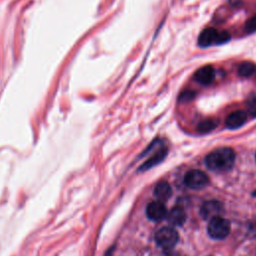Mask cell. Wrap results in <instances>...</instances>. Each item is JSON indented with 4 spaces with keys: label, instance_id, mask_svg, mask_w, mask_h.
Listing matches in <instances>:
<instances>
[{
    "label": "cell",
    "instance_id": "cell-19",
    "mask_svg": "<svg viewBox=\"0 0 256 256\" xmlns=\"http://www.w3.org/2000/svg\"><path fill=\"white\" fill-rule=\"evenodd\" d=\"M241 1H242V0H229L230 4H231V5H233V6H237V5H239V4L241 3Z\"/></svg>",
    "mask_w": 256,
    "mask_h": 256
},
{
    "label": "cell",
    "instance_id": "cell-4",
    "mask_svg": "<svg viewBox=\"0 0 256 256\" xmlns=\"http://www.w3.org/2000/svg\"><path fill=\"white\" fill-rule=\"evenodd\" d=\"M209 182L208 176L201 170L193 169L188 171L184 176V183L191 189L204 188Z\"/></svg>",
    "mask_w": 256,
    "mask_h": 256
},
{
    "label": "cell",
    "instance_id": "cell-16",
    "mask_svg": "<svg viewBox=\"0 0 256 256\" xmlns=\"http://www.w3.org/2000/svg\"><path fill=\"white\" fill-rule=\"evenodd\" d=\"M245 31L247 33H253L256 31V14L248 19L245 23Z\"/></svg>",
    "mask_w": 256,
    "mask_h": 256
},
{
    "label": "cell",
    "instance_id": "cell-14",
    "mask_svg": "<svg viewBox=\"0 0 256 256\" xmlns=\"http://www.w3.org/2000/svg\"><path fill=\"white\" fill-rule=\"evenodd\" d=\"M254 71H255V65L250 61L242 62L238 66V74L241 77H249L254 73Z\"/></svg>",
    "mask_w": 256,
    "mask_h": 256
},
{
    "label": "cell",
    "instance_id": "cell-18",
    "mask_svg": "<svg viewBox=\"0 0 256 256\" xmlns=\"http://www.w3.org/2000/svg\"><path fill=\"white\" fill-rule=\"evenodd\" d=\"M195 97V92L194 91H183L181 92V94L179 95V101L180 102H187L192 100Z\"/></svg>",
    "mask_w": 256,
    "mask_h": 256
},
{
    "label": "cell",
    "instance_id": "cell-15",
    "mask_svg": "<svg viewBox=\"0 0 256 256\" xmlns=\"http://www.w3.org/2000/svg\"><path fill=\"white\" fill-rule=\"evenodd\" d=\"M247 113L251 117H256V94L251 93L246 101Z\"/></svg>",
    "mask_w": 256,
    "mask_h": 256
},
{
    "label": "cell",
    "instance_id": "cell-9",
    "mask_svg": "<svg viewBox=\"0 0 256 256\" xmlns=\"http://www.w3.org/2000/svg\"><path fill=\"white\" fill-rule=\"evenodd\" d=\"M167 153H168V149L166 147L159 148L150 158H148V160H146L139 167V170L140 171H145V170H148V169L154 167L155 165H158L159 163H161L165 159V157L167 156Z\"/></svg>",
    "mask_w": 256,
    "mask_h": 256
},
{
    "label": "cell",
    "instance_id": "cell-8",
    "mask_svg": "<svg viewBox=\"0 0 256 256\" xmlns=\"http://www.w3.org/2000/svg\"><path fill=\"white\" fill-rule=\"evenodd\" d=\"M247 120V114L242 110H236L230 113L225 120V124L229 129H237L244 125Z\"/></svg>",
    "mask_w": 256,
    "mask_h": 256
},
{
    "label": "cell",
    "instance_id": "cell-21",
    "mask_svg": "<svg viewBox=\"0 0 256 256\" xmlns=\"http://www.w3.org/2000/svg\"><path fill=\"white\" fill-rule=\"evenodd\" d=\"M255 159H256V154H255Z\"/></svg>",
    "mask_w": 256,
    "mask_h": 256
},
{
    "label": "cell",
    "instance_id": "cell-1",
    "mask_svg": "<svg viewBox=\"0 0 256 256\" xmlns=\"http://www.w3.org/2000/svg\"><path fill=\"white\" fill-rule=\"evenodd\" d=\"M235 161V152L229 147L218 148L205 157L206 166L216 172H223L231 169Z\"/></svg>",
    "mask_w": 256,
    "mask_h": 256
},
{
    "label": "cell",
    "instance_id": "cell-10",
    "mask_svg": "<svg viewBox=\"0 0 256 256\" xmlns=\"http://www.w3.org/2000/svg\"><path fill=\"white\" fill-rule=\"evenodd\" d=\"M218 33L219 31H217L215 28L209 27L204 29L198 37V45L200 47H209L213 44H216Z\"/></svg>",
    "mask_w": 256,
    "mask_h": 256
},
{
    "label": "cell",
    "instance_id": "cell-6",
    "mask_svg": "<svg viewBox=\"0 0 256 256\" xmlns=\"http://www.w3.org/2000/svg\"><path fill=\"white\" fill-rule=\"evenodd\" d=\"M146 214L153 221H160L167 215V210L164 204L160 201H153L147 205Z\"/></svg>",
    "mask_w": 256,
    "mask_h": 256
},
{
    "label": "cell",
    "instance_id": "cell-5",
    "mask_svg": "<svg viewBox=\"0 0 256 256\" xmlns=\"http://www.w3.org/2000/svg\"><path fill=\"white\" fill-rule=\"evenodd\" d=\"M223 211L222 204L217 200L206 201L202 204L200 208V214L204 219L211 220L212 218L220 216Z\"/></svg>",
    "mask_w": 256,
    "mask_h": 256
},
{
    "label": "cell",
    "instance_id": "cell-17",
    "mask_svg": "<svg viewBox=\"0 0 256 256\" xmlns=\"http://www.w3.org/2000/svg\"><path fill=\"white\" fill-rule=\"evenodd\" d=\"M231 36L228 32L226 31H219L218 33V36H217V41H216V44L217 45H220V44H224L226 42H228L230 40Z\"/></svg>",
    "mask_w": 256,
    "mask_h": 256
},
{
    "label": "cell",
    "instance_id": "cell-12",
    "mask_svg": "<svg viewBox=\"0 0 256 256\" xmlns=\"http://www.w3.org/2000/svg\"><path fill=\"white\" fill-rule=\"evenodd\" d=\"M171 194H172V189L167 182L162 181L155 186L154 196L156 197L157 201H160L163 203L164 201H167L170 198Z\"/></svg>",
    "mask_w": 256,
    "mask_h": 256
},
{
    "label": "cell",
    "instance_id": "cell-13",
    "mask_svg": "<svg viewBox=\"0 0 256 256\" xmlns=\"http://www.w3.org/2000/svg\"><path fill=\"white\" fill-rule=\"evenodd\" d=\"M218 126V120L216 119H205L198 123L197 131L199 133H209Z\"/></svg>",
    "mask_w": 256,
    "mask_h": 256
},
{
    "label": "cell",
    "instance_id": "cell-3",
    "mask_svg": "<svg viewBox=\"0 0 256 256\" xmlns=\"http://www.w3.org/2000/svg\"><path fill=\"white\" fill-rule=\"evenodd\" d=\"M157 245L165 250L172 249L178 242V233L171 227H163L155 234Z\"/></svg>",
    "mask_w": 256,
    "mask_h": 256
},
{
    "label": "cell",
    "instance_id": "cell-11",
    "mask_svg": "<svg viewBox=\"0 0 256 256\" xmlns=\"http://www.w3.org/2000/svg\"><path fill=\"white\" fill-rule=\"evenodd\" d=\"M166 219L172 226H182L186 221V213L180 207H175L166 215Z\"/></svg>",
    "mask_w": 256,
    "mask_h": 256
},
{
    "label": "cell",
    "instance_id": "cell-20",
    "mask_svg": "<svg viewBox=\"0 0 256 256\" xmlns=\"http://www.w3.org/2000/svg\"><path fill=\"white\" fill-rule=\"evenodd\" d=\"M253 195H254V196H256V190L253 192Z\"/></svg>",
    "mask_w": 256,
    "mask_h": 256
},
{
    "label": "cell",
    "instance_id": "cell-7",
    "mask_svg": "<svg viewBox=\"0 0 256 256\" xmlns=\"http://www.w3.org/2000/svg\"><path fill=\"white\" fill-rule=\"evenodd\" d=\"M215 79V71L211 65H205L199 68L195 73V80L202 85H209Z\"/></svg>",
    "mask_w": 256,
    "mask_h": 256
},
{
    "label": "cell",
    "instance_id": "cell-2",
    "mask_svg": "<svg viewBox=\"0 0 256 256\" xmlns=\"http://www.w3.org/2000/svg\"><path fill=\"white\" fill-rule=\"evenodd\" d=\"M207 231L211 238L217 240L223 239L227 237L230 232V222L221 216L212 218L209 221Z\"/></svg>",
    "mask_w": 256,
    "mask_h": 256
}]
</instances>
